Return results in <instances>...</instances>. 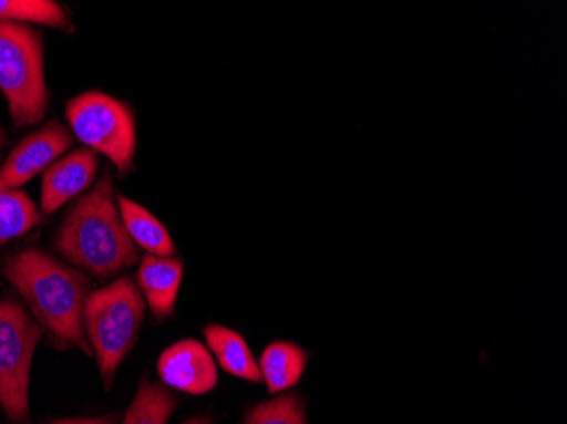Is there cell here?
<instances>
[{"mask_svg": "<svg viewBox=\"0 0 567 424\" xmlns=\"http://www.w3.org/2000/svg\"><path fill=\"white\" fill-rule=\"evenodd\" d=\"M2 270L56 343L94 355L85 334L84 312L91 283L84 273L37 248L11 255Z\"/></svg>", "mask_w": 567, "mask_h": 424, "instance_id": "obj_1", "label": "cell"}, {"mask_svg": "<svg viewBox=\"0 0 567 424\" xmlns=\"http://www.w3.org/2000/svg\"><path fill=\"white\" fill-rule=\"evenodd\" d=\"M56 250L92 276L106 277L135 263L136 248L114 203L111 174L72 207L55 240Z\"/></svg>", "mask_w": 567, "mask_h": 424, "instance_id": "obj_2", "label": "cell"}, {"mask_svg": "<svg viewBox=\"0 0 567 424\" xmlns=\"http://www.w3.org/2000/svg\"><path fill=\"white\" fill-rule=\"evenodd\" d=\"M143 318L145 299L127 277H120L89 294L84 312L85 334L107 387L135 347Z\"/></svg>", "mask_w": 567, "mask_h": 424, "instance_id": "obj_3", "label": "cell"}, {"mask_svg": "<svg viewBox=\"0 0 567 424\" xmlns=\"http://www.w3.org/2000/svg\"><path fill=\"white\" fill-rule=\"evenodd\" d=\"M0 91L16 126L41 123L48 110L43 40L21 22H0Z\"/></svg>", "mask_w": 567, "mask_h": 424, "instance_id": "obj_4", "label": "cell"}, {"mask_svg": "<svg viewBox=\"0 0 567 424\" xmlns=\"http://www.w3.org/2000/svg\"><path fill=\"white\" fill-rule=\"evenodd\" d=\"M40 323L24 306L0 299V410L18 424H30V379Z\"/></svg>", "mask_w": 567, "mask_h": 424, "instance_id": "obj_5", "label": "cell"}, {"mask_svg": "<svg viewBox=\"0 0 567 424\" xmlns=\"http://www.w3.org/2000/svg\"><path fill=\"white\" fill-rule=\"evenodd\" d=\"M66 120L76 138L92 152L106 155L121 174L133 167L136 124L124 102L102 92H85L66 104Z\"/></svg>", "mask_w": 567, "mask_h": 424, "instance_id": "obj_6", "label": "cell"}, {"mask_svg": "<svg viewBox=\"0 0 567 424\" xmlns=\"http://www.w3.org/2000/svg\"><path fill=\"white\" fill-rule=\"evenodd\" d=\"M70 146L72 135L69 130L59 121H51L12 149L6 164L0 167V177L8 187L18 189L48 170Z\"/></svg>", "mask_w": 567, "mask_h": 424, "instance_id": "obj_7", "label": "cell"}, {"mask_svg": "<svg viewBox=\"0 0 567 424\" xmlns=\"http://www.w3.org/2000/svg\"><path fill=\"white\" fill-rule=\"evenodd\" d=\"M158 375L168 387L203 395L218 384V369L206 344L183 340L172 344L158 359Z\"/></svg>", "mask_w": 567, "mask_h": 424, "instance_id": "obj_8", "label": "cell"}, {"mask_svg": "<svg viewBox=\"0 0 567 424\" xmlns=\"http://www.w3.org/2000/svg\"><path fill=\"white\" fill-rule=\"evenodd\" d=\"M99 167L97 153L76 149L44 172L41 187V210L53 215L63 204L84 193L94 180Z\"/></svg>", "mask_w": 567, "mask_h": 424, "instance_id": "obj_9", "label": "cell"}, {"mask_svg": "<svg viewBox=\"0 0 567 424\" xmlns=\"http://www.w3.org/2000/svg\"><path fill=\"white\" fill-rule=\"evenodd\" d=\"M183 276L184 265L177 258L155 255L143 258L136 280L143 299L158 320H165L174 312Z\"/></svg>", "mask_w": 567, "mask_h": 424, "instance_id": "obj_10", "label": "cell"}, {"mask_svg": "<svg viewBox=\"0 0 567 424\" xmlns=\"http://www.w3.org/2000/svg\"><path fill=\"white\" fill-rule=\"evenodd\" d=\"M204 338L209 352L216 356L225 372L244 381L262 382L259 363L240 333L221 324H208L204 328Z\"/></svg>", "mask_w": 567, "mask_h": 424, "instance_id": "obj_11", "label": "cell"}, {"mask_svg": "<svg viewBox=\"0 0 567 424\" xmlns=\"http://www.w3.org/2000/svg\"><path fill=\"white\" fill-rule=\"evenodd\" d=\"M309 353L291 341H274L260 356V374L270 394L288 391L301 381Z\"/></svg>", "mask_w": 567, "mask_h": 424, "instance_id": "obj_12", "label": "cell"}, {"mask_svg": "<svg viewBox=\"0 0 567 424\" xmlns=\"http://www.w3.org/2000/svg\"><path fill=\"white\" fill-rule=\"evenodd\" d=\"M117 206L124 228L133 244L155 257H172L175 254L171 232L150 210L124 196L117 197Z\"/></svg>", "mask_w": 567, "mask_h": 424, "instance_id": "obj_13", "label": "cell"}, {"mask_svg": "<svg viewBox=\"0 0 567 424\" xmlns=\"http://www.w3.org/2000/svg\"><path fill=\"white\" fill-rule=\"evenodd\" d=\"M41 213L28 194L11 189L0 177V245L40 225Z\"/></svg>", "mask_w": 567, "mask_h": 424, "instance_id": "obj_14", "label": "cell"}, {"mask_svg": "<svg viewBox=\"0 0 567 424\" xmlns=\"http://www.w3.org/2000/svg\"><path fill=\"white\" fill-rule=\"evenodd\" d=\"M175 407L177 401L167 387L143 381L124 414L123 424H167Z\"/></svg>", "mask_w": 567, "mask_h": 424, "instance_id": "obj_15", "label": "cell"}, {"mask_svg": "<svg viewBox=\"0 0 567 424\" xmlns=\"http://www.w3.org/2000/svg\"><path fill=\"white\" fill-rule=\"evenodd\" d=\"M0 22H37V24L69 30L65 9L53 0H0Z\"/></svg>", "mask_w": 567, "mask_h": 424, "instance_id": "obj_16", "label": "cell"}, {"mask_svg": "<svg viewBox=\"0 0 567 424\" xmlns=\"http://www.w3.org/2000/svg\"><path fill=\"white\" fill-rule=\"evenodd\" d=\"M245 424H306L305 404L299 395H280L251 407Z\"/></svg>", "mask_w": 567, "mask_h": 424, "instance_id": "obj_17", "label": "cell"}, {"mask_svg": "<svg viewBox=\"0 0 567 424\" xmlns=\"http://www.w3.org/2000/svg\"><path fill=\"white\" fill-rule=\"evenodd\" d=\"M50 424H116V416L70 417V420L53 421Z\"/></svg>", "mask_w": 567, "mask_h": 424, "instance_id": "obj_18", "label": "cell"}, {"mask_svg": "<svg viewBox=\"0 0 567 424\" xmlns=\"http://www.w3.org/2000/svg\"><path fill=\"white\" fill-rule=\"evenodd\" d=\"M183 424H213V421L209 420V417L197 416L193 417V420L186 421V423Z\"/></svg>", "mask_w": 567, "mask_h": 424, "instance_id": "obj_19", "label": "cell"}, {"mask_svg": "<svg viewBox=\"0 0 567 424\" xmlns=\"http://www.w3.org/2000/svg\"><path fill=\"white\" fill-rule=\"evenodd\" d=\"M6 142H8V136H6V131L0 127V148L6 145Z\"/></svg>", "mask_w": 567, "mask_h": 424, "instance_id": "obj_20", "label": "cell"}]
</instances>
